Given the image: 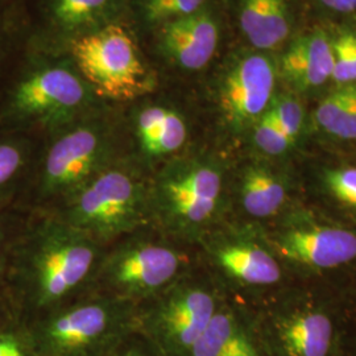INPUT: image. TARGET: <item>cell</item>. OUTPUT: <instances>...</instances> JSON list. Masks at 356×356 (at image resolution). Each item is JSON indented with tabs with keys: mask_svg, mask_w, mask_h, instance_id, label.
I'll use <instances>...</instances> for the list:
<instances>
[{
	"mask_svg": "<svg viewBox=\"0 0 356 356\" xmlns=\"http://www.w3.org/2000/svg\"><path fill=\"white\" fill-rule=\"evenodd\" d=\"M99 263V243L61 218H49L11 244L3 277L16 313H48L89 280Z\"/></svg>",
	"mask_w": 356,
	"mask_h": 356,
	"instance_id": "obj_1",
	"label": "cell"
},
{
	"mask_svg": "<svg viewBox=\"0 0 356 356\" xmlns=\"http://www.w3.org/2000/svg\"><path fill=\"white\" fill-rule=\"evenodd\" d=\"M128 321L129 301L111 296L54 309L31 323H20L35 356H92L114 343Z\"/></svg>",
	"mask_w": 356,
	"mask_h": 356,
	"instance_id": "obj_2",
	"label": "cell"
},
{
	"mask_svg": "<svg viewBox=\"0 0 356 356\" xmlns=\"http://www.w3.org/2000/svg\"><path fill=\"white\" fill-rule=\"evenodd\" d=\"M64 202L60 218L99 244L139 229L151 216L149 188L120 168L103 169Z\"/></svg>",
	"mask_w": 356,
	"mask_h": 356,
	"instance_id": "obj_3",
	"label": "cell"
},
{
	"mask_svg": "<svg viewBox=\"0 0 356 356\" xmlns=\"http://www.w3.org/2000/svg\"><path fill=\"white\" fill-rule=\"evenodd\" d=\"M72 53L83 76L102 98L127 101L152 90L153 76L123 26H107L76 38Z\"/></svg>",
	"mask_w": 356,
	"mask_h": 356,
	"instance_id": "obj_4",
	"label": "cell"
},
{
	"mask_svg": "<svg viewBox=\"0 0 356 356\" xmlns=\"http://www.w3.org/2000/svg\"><path fill=\"white\" fill-rule=\"evenodd\" d=\"M222 194V176L204 164L165 169L149 188L151 216L175 234H188L216 214Z\"/></svg>",
	"mask_w": 356,
	"mask_h": 356,
	"instance_id": "obj_5",
	"label": "cell"
},
{
	"mask_svg": "<svg viewBox=\"0 0 356 356\" xmlns=\"http://www.w3.org/2000/svg\"><path fill=\"white\" fill-rule=\"evenodd\" d=\"M152 298L141 321L153 346L163 356H191L218 310L214 296L201 286L175 281Z\"/></svg>",
	"mask_w": 356,
	"mask_h": 356,
	"instance_id": "obj_6",
	"label": "cell"
},
{
	"mask_svg": "<svg viewBox=\"0 0 356 356\" xmlns=\"http://www.w3.org/2000/svg\"><path fill=\"white\" fill-rule=\"evenodd\" d=\"M182 260L166 243L132 239L101 260L97 276L114 297L152 298L177 279Z\"/></svg>",
	"mask_w": 356,
	"mask_h": 356,
	"instance_id": "obj_7",
	"label": "cell"
},
{
	"mask_svg": "<svg viewBox=\"0 0 356 356\" xmlns=\"http://www.w3.org/2000/svg\"><path fill=\"white\" fill-rule=\"evenodd\" d=\"M104 138L92 127H78L51 144L38 179V197L66 200L101 172Z\"/></svg>",
	"mask_w": 356,
	"mask_h": 356,
	"instance_id": "obj_8",
	"label": "cell"
},
{
	"mask_svg": "<svg viewBox=\"0 0 356 356\" xmlns=\"http://www.w3.org/2000/svg\"><path fill=\"white\" fill-rule=\"evenodd\" d=\"M276 83L273 63L263 54L241 58L225 76L219 102L226 120L232 127L254 124L268 110Z\"/></svg>",
	"mask_w": 356,
	"mask_h": 356,
	"instance_id": "obj_9",
	"label": "cell"
},
{
	"mask_svg": "<svg viewBox=\"0 0 356 356\" xmlns=\"http://www.w3.org/2000/svg\"><path fill=\"white\" fill-rule=\"evenodd\" d=\"M86 98L78 76L63 67H51L19 83L10 110L19 119H57L72 114Z\"/></svg>",
	"mask_w": 356,
	"mask_h": 356,
	"instance_id": "obj_10",
	"label": "cell"
},
{
	"mask_svg": "<svg viewBox=\"0 0 356 356\" xmlns=\"http://www.w3.org/2000/svg\"><path fill=\"white\" fill-rule=\"evenodd\" d=\"M282 257L307 267L329 269L356 259V234L327 226L286 231L275 242Z\"/></svg>",
	"mask_w": 356,
	"mask_h": 356,
	"instance_id": "obj_11",
	"label": "cell"
},
{
	"mask_svg": "<svg viewBox=\"0 0 356 356\" xmlns=\"http://www.w3.org/2000/svg\"><path fill=\"white\" fill-rule=\"evenodd\" d=\"M166 53L179 66L198 70L210 63L218 47L216 20L206 13H195L166 22L161 29Z\"/></svg>",
	"mask_w": 356,
	"mask_h": 356,
	"instance_id": "obj_12",
	"label": "cell"
},
{
	"mask_svg": "<svg viewBox=\"0 0 356 356\" xmlns=\"http://www.w3.org/2000/svg\"><path fill=\"white\" fill-rule=\"evenodd\" d=\"M332 44L322 31L296 38L281 57V73L300 90L316 89L332 76Z\"/></svg>",
	"mask_w": 356,
	"mask_h": 356,
	"instance_id": "obj_13",
	"label": "cell"
},
{
	"mask_svg": "<svg viewBox=\"0 0 356 356\" xmlns=\"http://www.w3.org/2000/svg\"><path fill=\"white\" fill-rule=\"evenodd\" d=\"M241 26L254 48L275 49L291 32V16L285 0H242Z\"/></svg>",
	"mask_w": 356,
	"mask_h": 356,
	"instance_id": "obj_14",
	"label": "cell"
},
{
	"mask_svg": "<svg viewBox=\"0 0 356 356\" xmlns=\"http://www.w3.org/2000/svg\"><path fill=\"white\" fill-rule=\"evenodd\" d=\"M218 266L229 277L248 285H270L280 280L277 261L251 243H225L214 252Z\"/></svg>",
	"mask_w": 356,
	"mask_h": 356,
	"instance_id": "obj_15",
	"label": "cell"
},
{
	"mask_svg": "<svg viewBox=\"0 0 356 356\" xmlns=\"http://www.w3.org/2000/svg\"><path fill=\"white\" fill-rule=\"evenodd\" d=\"M191 356H260L254 342L229 312L216 310Z\"/></svg>",
	"mask_w": 356,
	"mask_h": 356,
	"instance_id": "obj_16",
	"label": "cell"
},
{
	"mask_svg": "<svg viewBox=\"0 0 356 356\" xmlns=\"http://www.w3.org/2000/svg\"><path fill=\"white\" fill-rule=\"evenodd\" d=\"M331 341V321L317 312L293 316L281 327V342L289 356H327Z\"/></svg>",
	"mask_w": 356,
	"mask_h": 356,
	"instance_id": "obj_17",
	"label": "cell"
},
{
	"mask_svg": "<svg viewBox=\"0 0 356 356\" xmlns=\"http://www.w3.org/2000/svg\"><path fill=\"white\" fill-rule=\"evenodd\" d=\"M286 191L279 178L260 166L248 168L242 178L241 198L247 214L267 218L279 211Z\"/></svg>",
	"mask_w": 356,
	"mask_h": 356,
	"instance_id": "obj_18",
	"label": "cell"
},
{
	"mask_svg": "<svg viewBox=\"0 0 356 356\" xmlns=\"http://www.w3.org/2000/svg\"><path fill=\"white\" fill-rule=\"evenodd\" d=\"M356 97V85H344L341 89L332 91L322 102L316 111V120L321 129L339 136L353 103Z\"/></svg>",
	"mask_w": 356,
	"mask_h": 356,
	"instance_id": "obj_19",
	"label": "cell"
},
{
	"mask_svg": "<svg viewBox=\"0 0 356 356\" xmlns=\"http://www.w3.org/2000/svg\"><path fill=\"white\" fill-rule=\"evenodd\" d=\"M26 164L24 148L16 141H0V206L6 204Z\"/></svg>",
	"mask_w": 356,
	"mask_h": 356,
	"instance_id": "obj_20",
	"label": "cell"
},
{
	"mask_svg": "<svg viewBox=\"0 0 356 356\" xmlns=\"http://www.w3.org/2000/svg\"><path fill=\"white\" fill-rule=\"evenodd\" d=\"M188 129L184 119L175 111L168 110L165 118L145 152L149 154H168L178 151L186 141Z\"/></svg>",
	"mask_w": 356,
	"mask_h": 356,
	"instance_id": "obj_21",
	"label": "cell"
},
{
	"mask_svg": "<svg viewBox=\"0 0 356 356\" xmlns=\"http://www.w3.org/2000/svg\"><path fill=\"white\" fill-rule=\"evenodd\" d=\"M254 140L259 149L272 156L286 152L293 144L268 110L254 123Z\"/></svg>",
	"mask_w": 356,
	"mask_h": 356,
	"instance_id": "obj_22",
	"label": "cell"
},
{
	"mask_svg": "<svg viewBox=\"0 0 356 356\" xmlns=\"http://www.w3.org/2000/svg\"><path fill=\"white\" fill-rule=\"evenodd\" d=\"M108 0H57L54 15L65 26L89 23L102 11Z\"/></svg>",
	"mask_w": 356,
	"mask_h": 356,
	"instance_id": "obj_23",
	"label": "cell"
},
{
	"mask_svg": "<svg viewBox=\"0 0 356 356\" xmlns=\"http://www.w3.org/2000/svg\"><path fill=\"white\" fill-rule=\"evenodd\" d=\"M204 0H145L144 8L148 20L166 23L178 17L198 13Z\"/></svg>",
	"mask_w": 356,
	"mask_h": 356,
	"instance_id": "obj_24",
	"label": "cell"
},
{
	"mask_svg": "<svg viewBox=\"0 0 356 356\" xmlns=\"http://www.w3.org/2000/svg\"><path fill=\"white\" fill-rule=\"evenodd\" d=\"M268 111L273 116L284 134L294 143L304 123V110L301 103L292 97H281L275 101L272 107H268Z\"/></svg>",
	"mask_w": 356,
	"mask_h": 356,
	"instance_id": "obj_25",
	"label": "cell"
},
{
	"mask_svg": "<svg viewBox=\"0 0 356 356\" xmlns=\"http://www.w3.org/2000/svg\"><path fill=\"white\" fill-rule=\"evenodd\" d=\"M325 185L335 200L356 207V168L332 169L325 176Z\"/></svg>",
	"mask_w": 356,
	"mask_h": 356,
	"instance_id": "obj_26",
	"label": "cell"
},
{
	"mask_svg": "<svg viewBox=\"0 0 356 356\" xmlns=\"http://www.w3.org/2000/svg\"><path fill=\"white\" fill-rule=\"evenodd\" d=\"M332 44V57H334V66H332V76L339 85H354L356 82L355 69L353 64L351 51L348 48V42L346 38V33H341L339 36L331 40Z\"/></svg>",
	"mask_w": 356,
	"mask_h": 356,
	"instance_id": "obj_27",
	"label": "cell"
},
{
	"mask_svg": "<svg viewBox=\"0 0 356 356\" xmlns=\"http://www.w3.org/2000/svg\"><path fill=\"white\" fill-rule=\"evenodd\" d=\"M0 356H35L19 321L0 329Z\"/></svg>",
	"mask_w": 356,
	"mask_h": 356,
	"instance_id": "obj_28",
	"label": "cell"
},
{
	"mask_svg": "<svg viewBox=\"0 0 356 356\" xmlns=\"http://www.w3.org/2000/svg\"><path fill=\"white\" fill-rule=\"evenodd\" d=\"M166 108L163 107H148L143 110L138 118V135L144 151L152 143L154 135L157 134L165 118Z\"/></svg>",
	"mask_w": 356,
	"mask_h": 356,
	"instance_id": "obj_29",
	"label": "cell"
},
{
	"mask_svg": "<svg viewBox=\"0 0 356 356\" xmlns=\"http://www.w3.org/2000/svg\"><path fill=\"white\" fill-rule=\"evenodd\" d=\"M3 276L4 275H0V329L19 321Z\"/></svg>",
	"mask_w": 356,
	"mask_h": 356,
	"instance_id": "obj_30",
	"label": "cell"
},
{
	"mask_svg": "<svg viewBox=\"0 0 356 356\" xmlns=\"http://www.w3.org/2000/svg\"><path fill=\"white\" fill-rule=\"evenodd\" d=\"M338 139L342 140H356V97L353 103V107L350 110V114L347 116V120L344 123L343 128L338 136Z\"/></svg>",
	"mask_w": 356,
	"mask_h": 356,
	"instance_id": "obj_31",
	"label": "cell"
},
{
	"mask_svg": "<svg viewBox=\"0 0 356 356\" xmlns=\"http://www.w3.org/2000/svg\"><path fill=\"white\" fill-rule=\"evenodd\" d=\"M8 241H7V234L4 226L0 222V275H4V267H6V261H7V256H8V251L11 245H7Z\"/></svg>",
	"mask_w": 356,
	"mask_h": 356,
	"instance_id": "obj_32",
	"label": "cell"
},
{
	"mask_svg": "<svg viewBox=\"0 0 356 356\" xmlns=\"http://www.w3.org/2000/svg\"><path fill=\"white\" fill-rule=\"evenodd\" d=\"M346 33V38L348 42V48L351 51V57H353V64H354V69H355L356 76V33L354 32H344Z\"/></svg>",
	"mask_w": 356,
	"mask_h": 356,
	"instance_id": "obj_33",
	"label": "cell"
},
{
	"mask_svg": "<svg viewBox=\"0 0 356 356\" xmlns=\"http://www.w3.org/2000/svg\"><path fill=\"white\" fill-rule=\"evenodd\" d=\"M321 3L332 11L342 13V0H321Z\"/></svg>",
	"mask_w": 356,
	"mask_h": 356,
	"instance_id": "obj_34",
	"label": "cell"
},
{
	"mask_svg": "<svg viewBox=\"0 0 356 356\" xmlns=\"http://www.w3.org/2000/svg\"><path fill=\"white\" fill-rule=\"evenodd\" d=\"M356 11V0H342V13H348Z\"/></svg>",
	"mask_w": 356,
	"mask_h": 356,
	"instance_id": "obj_35",
	"label": "cell"
},
{
	"mask_svg": "<svg viewBox=\"0 0 356 356\" xmlns=\"http://www.w3.org/2000/svg\"><path fill=\"white\" fill-rule=\"evenodd\" d=\"M119 356H143L139 353H132V351H129V353H126V354H123V355Z\"/></svg>",
	"mask_w": 356,
	"mask_h": 356,
	"instance_id": "obj_36",
	"label": "cell"
}]
</instances>
